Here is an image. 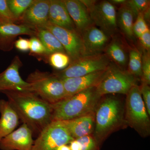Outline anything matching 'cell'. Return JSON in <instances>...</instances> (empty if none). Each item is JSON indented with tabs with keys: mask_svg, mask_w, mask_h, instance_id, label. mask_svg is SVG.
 Listing matches in <instances>:
<instances>
[{
	"mask_svg": "<svg viewBox=\"0 0 150 150\" xmlns=\"http://www.w3.org/2000/svg\"><path fill=\"white\" fill-rule=\"evenodd\" d=\"M32 131L25 123L0 142L1 150H32L34 141Z\"/></svg>",
	"mask_w": 150,
	"mask_h": 150,
	"instance_id": "13",
	"label": "cell"
},
{
	"mask_svg": "<svg viewBox=\"0 0 150 150\" xmlns=\"http://www.w3.org/2000/svg\"><path fill=\"white\" fill-rule=\"evenodd\" d=\"M149 29L148 23L144 18L143 13L139 14L136 18L133 25V33L134 37L139 38L148 30Z\"/></svg>",
	"mask_w": 150,
	"mask_h": 150,
	"instance_id": "31",
	"label": "cell"
},
{
	"mask_svg": "<svg viewBox=\"0 0 150 150\" xmlns=\"http://www.w3.org/2000/svg\"><path fill=\"white\" fill-rule=\"evenodd\" d=\"M48 21L60 27L77 30L63 1L50 0Z\"/></svg>",
	"mask_w": 150,
	"mask_h": 150,
	"instance_id": "18",
	"label": "cell"
},
{
	"mask_svg": "<svg viewBox=\"0 0 150 150\" xmlns=\"http://www.w3.org/2000/svg\"><path fill=\"white\" fill-rule=\"evenodd\" d=\"M49 6L50 0H33L19 21L35 28L42 27L48 21Z\"/></svg>",
	"mask_w": 150,
	"mask_h": 150,
	"instance_id": "14",
	"label": "cell"
},
{
	"mask_svg": "<svg viewBox=\"0 0 150 150\" xmlns=\"http://www.w3.org/2000/svg\"><path fill=\"white\" fill-rule=\"evenodd\" d=\"M142 56V82L150 84V52L143 50Z\"/></svg>",
	"mask_w": 150,
	"mask_h": 150,
	"instance_id": "30",
	"label": "cell"
},
{
	"mask_svg": "<svg viewBox=\"0 0 150 150\" xmlns=\"http://www.w3.org/2000/svg\"><path fill=\"white\" fill-rule=\"evenodd\" d=\"M32 92L51 105L66 98L63 81L56 75L36 70L28 77Z\"/></svg>",
	"mask_w": 150,
	"mask_h": 150,
	"instance_id": "5",
	"label": "cell"
},
{
	"mask_svg": "<svg viewBox=\"0 0 150 150\" xmlns=\"http://www.w3.org/2000/svg\"><path fill=\"white\" fill-rule=\"evenodd\" d=\"M41 27L48 30L54 34L69 56L71 62L82 57L81 38L77 30L60 27L49 21Z\"/></svg>",
	"mask_w": 150,
	"mask_h": 150,
	"instance_id": "10",
	"label": "cell"
},
{
	"mask_svg": "<svg viewBox=\"0 0 150 150\" xmlns=\"http://www.w3.org/2000/svg\"><path fill=\"white\" fill-rule=\"evenodd\" d=\"M34 28L25 24L17 25L0 21V40H6L18 35H35Z\"/></svg>",
	"mask_w": 150,
	"mask_h": 150,
	"instance_id": "21",
	"label": "cell"
},
{
	"mask_svg": "<svg viewBox=\"0 0 150 150\" xmlns=\"http://www.w3.org/2000/svg\"><path fill=\"white\" fill-rule=\"evenodd\" d=\"M126 0H111L109 2L113 5H123L126 3Z\"/></svg>",
	"mask_w": 150,
	"mask_h": 150,
	"instance_id": "36",
	"label": "cell"
},
{
	"mask_svg": "<svg viewBox=\"0 0 150 150\" xmlns=\"http://www.w3.org/2000/svg\"><path fill=\"white\" fill-rule=\"evenodd\" d=\"M81 56H96L103 54L111 38L93 25L80 33Z\"/></svg>",
	"mask_w": 150,
	"mask_h": 150,
	"instance_id": "11",
	"label": "cell"
},
{
	"mask_svg": "<svg viewBox=\"0 0 150 150\" xmlns=\"http://www.w3.org/2000/svg\"><path fill=\"white\" fill-rule=\"evenodd\" d=\"M0 21L14 23L18 21L11 11L6 0H0Z\"/></svg>",
	"mask_w": 150,
	"mask_h": 150,
	"instance_id": "29",
	"label": "cell"
},
{
	"mask_svg": "<svg viewBox=\"0 0 150 150\" xmlns=\"http://www.w3.org/2000/svg\"><path fill=\"white\" fill-rule=\"evenodd\" d=\"M88 10L94 25L110 37L115 35L118 28L115 6L109 1H95Z\"/></svg>",
	"mask_w": 150,
	"mask_h": 150,
	"instance_id": "9",
	"label": "cell"
},
{
	"mask_svg": "<svg viewBox=\"0 0 150 150\" xmlns=\"http://www.w3.org/2000/svg\"><path fill=\"white\" fill-rule=\"evenodd\" d=\"M94 112L71 120L63 121L74 139L93 134L95 128Z\"/></svg>",
	"mask_w": 150,
	"mask_h": 150,
	"instance_id": "17",
	"label": "cell"
},
{
	"mask_svg": "<svg viewBox=\"0 0 150 150\" xmlns=\"http://www.w3.org/2000/svg\"><path fill=\"white\" fill-rule=\"evenodd\" d=\"M0 142L15 130L18 126V115L8 101L0 100Z\"/></svg>",
	"mask_w": 150,
	"mask_h": 150,
	"instance_id": "19",
	"label": "cell"
},
{
	"mask_svg": "<svg viewBox=\"0 0 150 150\" xmlns=\"http://www.w3.org/2000/svg\"><path fill=\"white\" fill-rule=\"evenodd\" d=\"M140 44L143 50L150 52V30H148L139 38Z\"/></svg>",
	"mask_w": 150,
	"mask_h": 150,
	"instance_id": "34",
	"label": "cell"
},
{
	"mask_svg": "<svg viewBox=\"0 0 150 150\" xmlns=\"http://www.w3.org/2000/svg\"><path fill=\"white\" fill-rule=\"evenodd\" d=\"M96 87L68 97L52 105L53 121H67L95 112L101 98Z\"/></svg>",
	"mask_w": 150,
	"mask_h": 150,
	"instance_id": "3",
	"label": "cell"
},
{
	"mask_svg": "<svg viewBox=\"0 0 150 150\" xmlns=\"http://www.w3.org/2000/svg\"><path fill=\"white\" fill-rule=\"evenodd\" d=\"M64 3L77 31L80 34L93 25L87 8L79 0H64Z\"/></svg>",
	"mask_w": 150,
	"mask_h": 150,
	"instance_id": "16",
	"label": "cell"
},
{
	"mask_svg": "<svg viewBox=\"0 0 150 150\" xmlns=\"http://www.w3.org/2000/svg\"><path fill=\"white\" fill-rule=\"evenodd\" d=\"M134 16L131 11L125 4L121 6L117 12V24L118 28L129 40L134 39L133 25Z\"/></svg>",
	"mask_w": 150,
	"mask_h": 150,
	"instance_id": "22",
	"label": "cell"
},
{
	"mask_svg": "<svg viewBox=\"0 0 150 150\" xmlns=\"http://www.w3.org/2000/svg\"><path fill=\"white\" fill-rule=\"evenodd\" d=\"M56 150H71L69 144H64L59 146Z\"/></svg>",
	"mask_w": 150,
	"mask_h": 150,
	"instance_id": "37",
	"label": "cell"
},
{
	"mask_svg": "<svg viewBox=\"0 0 150 150\" xmlns=\"http://www.w3.org/2000/svg\"><path fill=\"white\" fill-rule=\"evenodd\" d=\"M126 125L134 129L144 138L150 135V120L142 99L140 86H134L126 95L124 106Z\"/></svg>",
	"mask_w": 150,
	"mask_h": 150,
	"instance_id": "4",
	"label": "cell"
},
{
	"mask_svg": "<svg viewBox=\"0 0 150 150\" xmlns=\"http://www.w3.org/2000/svg\"><path fill=\"white\" fill-rule=\"evenodd\" d=\"M137 79L127 70L121 69L111 62L96 86L97 92L101 97L111 94L126 95L133 86L137 85Z\"/></svg>",
	"mask_w": 150,
	"mask_h": 150,
	"instance_id": "6",
	"label": "cell"
},
{
	"mask_svg": "<svg viewBox=\"0 0 150 150\" xmlns=\"http://www.w3.org/2000/svg\"><path fill=\"white\" fill-rule=\"evenodd\" d=\"M33 0H8V4L13 15L19 21Z\"/></svg>",
	"mask_w": 150,
	"mask_h": 150,
	"instance_id": "26",
	"label": "cell"
},
{
	"mask_svg": "<svg viewBox=\"0 0 150 150\" xmlns=\"http://www.w3.org/2000/svg\"><path fill=\"white\" fill-rule=\"evenodd\" d=\"M110 62L104 53L96 56L81 57L71 62L64 69L54 74L61 79L82 76L106 69Z\"/></svg>",
	"mask_w": 150,
	"mask_h": 150,
	"instance_id": "7",
	"label": "cell"
},
{
	"mask_svg": "<svg viewBox=\"0 0 150 150\" xmlns=\"http://www.w3.org/2000/svg\"><path fill=\"white\" fill-rule=\"evenodd\" d=\"M140 92L149 115H150V87L149 85L142 82L140 86Z\"/></svg>",
	"mask_w": 150,
	"mask_h": 150,
	"instance_id": "33",
	"label": "cell"
},
{
	"mask_svg": "<svg viewBox=\"0 0 150 150\" xmlns=\"http://www.w3.org/2000/svg\"><path fill=\"white\" fill-rule=\"evenodd\" d=\"M69 145L71 150H99L100 145L93 134L74 139Z\"/></svg>",
	"mask_w": 150,
	"mask_h": 150,
	"instance_id": "25",
	"label": "cell"
},
{
	"mask_svg": "<svg viewBox=\"0 0 150 150\" xmlns=\"http://www.w3.org/2000/svg\"><path fill=\"white\" fill-rule=\"evenodd\" d=\"M9 103L19 119L38 136L53 120L52 105L31 91H6Z\"/></svg>",
	"mask_w": 150,
	"mask_h": 150,
	"instance_id": "1",
	"label": "cell"
},
{
	"mask_svg": "<svg viewBox=\"0 0 150 150\" xmlns=\"http://www.w3.org/2000/svg\"><path fill=\"white\" fill-rule=\"evenodd\" d=\"M17 49L22 52H27L29 50V41L28 39L20 38L15 43Z\"/></svg>",
	"mask_w": 150,
	"mask_h": 150,
	"instance_id": "35",
	"label": "cell"
},
{
	"mask_svg": "<svg viewBox=\"0 0 150 150\" xmlns=\"http://www.w3.org/2000/svg\"><path fill=\"white\" fill-rule=\"evenodd\" d=\"M125 5L129 9L136 19L139 14L143 13L150 7V1L148 0H129Z\"/></svg>",
	"mask_w": 150,
	"mask_h": 150,
	"instance_id": "28",
	"label": "cell"
},
{
	"mask_svg": "<svg viewBox=\"0 0 150 150\" xmlns=\"http://www.w3.org/2000/svg\"><path fill=\"white\" fill-rule=\"evenodd\" d=\"M22 62L16 56L9 66L0 74V92L6 91H31L30 84L22 79L19 70Z\"/></svg>",
	"mask_w": 150,
	"mask_h": 150,
	"instance_id": "12",
	"label": "cell"
},
{
	"mask_svg": "<svg viewBox=\"0 0 150 150\" xmlns=\"http://www.w3.org/2000/svg\"><path fill=\"white\" fill-rule=\"evenodd\" d=\"M74 139L64 121H53L38 136L32 150H56Z\"/></svg>",
	"mask_w": 150,
	"mask_h": 150,
	"instance_id": "8",
	"label": "cell"
},
{
	"mask_svg": "<svg viewBox=\"0 0 150 150\" xmlns=\"http://www.w3.org/2000/svg\"><path fill=\"white\" fill-rule=\"evenodd\" d=\"M107 69L82 76L62 79L66 91V98L90 88L96 87L103 77Z\"/></svg>",
	"mask_w": 150,
	"mask_h": 150,
	"instance_id": "15",
	"label": "cell"
},
{
	"mask_svg": "<svg viewBox=\"0 0 150 150\" xmlns=\"http://www.w3.org/2000/svg\"><path fill=\"white\" fill-rule=\"evenodd\" d=\"M104 54L113 64L121 69L126 70L128 66L129 54L124 44L115 35L111 37L104 51Z\"/></svg>",
	"mask_w": 150,
	"mask_h": 150,
	"instance_id": "20",
	"label": "cell"
},
{
	"mask_svg": "<svg viewBox=\"0 0 150 150\" xmlns=\"http://www.w3.org/2000/svg\"><path fill=\"white\" fill-rule=\"evenodd\" d=\"M29 41V50L31 53L36 54H46V49L38 38L33 36Z\"/></svg>",
	"mask_w": 150,
	"mask_h": 150,
	"instance_id": "32",
	"label": "cell"
},
{
	"mask_svg": "<svg viewBox=\"0 0 150 150\" xmlns=\"http://www.w3.org/2000/svg\"><path fill=\"white\" fill-rule=\"evenodd\" d=\"M124 106L115 96L100 100L95 110L93 137L100 146L112 132L126 125Z\"/></svg>",
	"mask_w": 150,
	"mask_h": 150,
	"instance_id": "2",
	"label": "cell"
},
{
	"mask_svg": "<svg viewBox=\"0 0 150 150\" xmlns=\"http://www.w3.org/2000/svg\"><path fill=\"white\" fill-rule=\"evenodd\" d=\"M35 29V35L43 43L46 54L49 55L57 52L66 53L63 46L52 33L43 27H37Z\"/></svg>",
	"mask_w": 150,
	"mask_h": 150,
	"instance_id": "23",
	"label": "cell"
},
{
	"mask_svg": "<svg viewBox=\"0 0 150 150\" xmlns=\"http://www.w3.org/2000/svg\"><path fill=\"white\" fill-rule=\"evenodd\" d=\"M129 73L137 78L142 77V53L137 48H131L129 51L128 63Z\"/></svg>",
	"mask_w": 150,
	"mask_h": 150,
	"instance_id": "24",
	"label": "cell"
},
{
	"mask_svg": "<svg viewBox=\"0 0 150 150\" xmlns=\"http://www.w3.org/2000/svg\"><path fill=\"white\" fill-rule=\"evenodd\" d=\"M49 62L50 65L57 70L64 69L71 62L69 56L66 53L57 52L49 55Z\"/></svg>",
	"mask_w": 150,
	"mask_h": 150,
	"instance_id": "27",
	"label": "cell"
}]
</instances>
